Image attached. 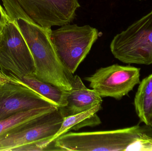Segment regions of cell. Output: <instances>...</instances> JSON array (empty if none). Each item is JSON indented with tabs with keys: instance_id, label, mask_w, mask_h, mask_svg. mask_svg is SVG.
Returning <instances> with one entry per match:
<instances>
[{
	"instance_id": "obj_13",
	"label": "cell",
	"mask_w": 152,
	"mask_h": 151,
	"mask_svg": "<svg viewBox=\"0 0 152 151\" xmlns=\"http://www.w3.org/2000/svg\"><path fill=\"white\" fill-rule=\"evenodd\" d=\"M139 84L134 99L136 113L141 122L152 127V74Z\"/></svg>"
},
{
	"instance_id": "obj_7",
	"label": "cell",
	"mask_w": 152,
	"mask_h": 151,
	"mask_svg": "<svg viewBox=\"0 0 152 151\" xmlns=\"http://www.w3.org/2000/svg\"><path fill=\"white\" fill-rule=\"evenodd\" d=\"M140 71L138 67L116 64L100 68L85 79L102 98L120 100L139 84Z\"/></svg>"
},
{
	"instance_id": "obj_15",
	"label": "cell",
	"mask_w": 152,
	"mask_h": 151,
	"mask_svg": "<svg viewBox=\"0 0 152 151\" xmlns=\"http://www.w3.org/2000/svg\"><path fill=\"white\" fill-rule=\"evenodd\" d=\"M10 20L3 7H0V35H1L4 28L7 22Z\"/></svg>"
},
{
	"instance_id": "obj_10",
	"label": "cell",
	"mask_w": 152,
	"mask_h": 151,
	"mask_svg": "<svg viewBox=\"0 0 152 151\" xmlns=\"http://www.w3.org/2000/svg\"><path fill=\"white\" fill-rule=\"evenodd\" d=\"M67 99L66 106L61 108L64 117L87 111L102 102L98 93L87 88L77 75L74 76L72 89L68 91Z\"/></svg>"
},
{
	"instance_id": "obj_14",
	"label": "cell",
	"mask_w": 152,
	"mask_h": 151,
	"mask_svg": "<svg viewBox=\"0 0 152 151\" xmlns=\"http://www.w3.org/2000/svg\"><path fill=\"white\" fill-rule=\"evenodd\" d=\"M102 108V103L87 111L74 115L64 117L60 128L51 141L53 142L56 138L67 133L70 129L77 130L79 129L87 126H96L101 123L96 113Z\"/></svg>"
},
{
	"instance_id": "obj_12",
	"label": "cell",
	"mask_w": 152,
	"mask_h": 151,
	"mask_svg": "<svg viewBox=\"0 0 152 151\" xmlns=\"http://www.w3.org/2000/svg\"><path fill=\"white\" fill-rule=\"evenodd\" d=\"M20 80L22 83L51 102L57 107L63 108L67 105V91L40 79L34 74L26 75Z\"/></svg>"
},
{
	"instance_id": "obj_11",
	"label": "cell",
	"mask_w": 152,
	"mask_h": 151,
	"mask_svg": "<svg viewBox=\"0 0 152 151\" xmlns=\"http://www.w3.org/2000/svg\"><path fill=\"white\" fill-rule=\"evenodd\" d=\"M59 107L45 106L17 113L0 121V137L17 132L34 121L41 116Z\"/></svg>"
},
{
	"instance_id": "obj_9",
	"label": "cell",
	"mask_w": 152,
	"mask_h": 151,
	"mask_svg": "<svg viewBox=\"0 0 152 151\" xmlns=\"http://www.w3.org/2000/svg\"><path fill=\"white\" fill-rule=\"evenodd\" d=\"M50 106L56 105L20 80L0 85V121L22 111Z\"/></svg>"
},
{
	"instance_id": "obj_2",
	"label": "cell",
	"mask_w": 152,
	"mask_h": 151,
	"mask_svg": "<svg viewBox=\"0 0 152 151\" xmlns=\"http://www.w3.org/2000/svg\"><path fill=\"white\" fill-rule=\"evenodd\" d=\"M152 136V127L137 125L109 131L66 133L54 141L58 151H139L142 140Z\"/></svg>"
},
{
	"instance_id": "obj_16",
	"label": "cell",
	"mask_w": 152,
	"mask_h": 151,
	"mask_svg": "<svg viewBox=\"0 0 152 151\" xmlns=\"http://www.w3.org/2000/svg\"><path fill=\"white\" fill-rule=\"evenodd\" d=\"M0 7H2V6H1V4H0Z\"/></svg>"
},
{
	"instance_id": "obj_6",
	"label": "cell",
	"mask_w": 152,
	"mask_h": 151,
	"mask_svg": "<svg viewBox=\"0 0 152 151\" xmlns=\"http://www.w3.org/2000/svg\"><path fill=\"white\" fill-rule=\"evenodd\" d=\"M0 70L20 80L34 74V59L16 20H10L0 37Z\"/></svg>"
},
{
	"instance_id": "obj_4",
	"label": "cell",
	"mask_w": 152,
	"mask_h": 151,
	"mask_svg": "<svg viewBox=\"0 0 152 151\" xmlns=\"http://www.w3.org/2000/svg\"><path fill=\"white\" fill-rule=\"evenodd\" d=\"M110 48L114 57L122 63L152 64V10L115 35Z\"/></svg>"
},
{
	"instance_id": "obj_18",
	"label": "cell",
	"mask_w": 152,
	"mask_h": 151,
	"mask_svg": "<svg viewBox=\"0 0 152 151\" xmlns=\"http://www.w3.org/2000/svg\"><path fill=\"white\" fill-rule=\"evenodd\" d=\"M0 37H1V35H0Z\"/></svg>"
},
{
	"instance_id": "obj_1",
	"label": "cell",
	"mask_w": 152,
	"mask_h": 151,
	"mask_svg": "<svg viewBox=\"0 0 152 151\" xmlns=\"http://www.w3.org/2000/svg\"><path fill=\"white\" fill-rule=\"evenodd\" d=\"M32 54L34 75L66 91L72 89L74 76L62 64L50 37L51 28H45L24 20H16Z\"/></svg>"
},
{
	"instance_id": "obj_5",
	"label": "cell",
	"mask_w": 152,
	"mask_h": 151,
	"mask_svg": "<svg viewBox=\"0 0 152 151\" xmlns=\"http://www.w3.org/2000/svg\"><path fill=\"white\" fill-rule=\"evenodd\" d=\"M50 37L56 53L65 68L72 74L76 72L96 41L99 33L88 25L67 24L55 30Z\"/></svg>"
},
{
	"instance_id": "obj_17",
	"label": "cell",
	"mask_w": 152,
	"mask_h": 151,
	"mask_svg": "<svg viewBox=\"0 0 152 151\" xmlns=\"http://www.w3.org/2000/svg\"><path fill=\"white\" fill-rule=\"evenodd\" d=\"M138 1H142V0H138Z\"/></svg>"
},
{
	"instance_id": "obj_8",
	"label": "cell",
	"mask_w": 152,
	"mask_h": 151,
	"mask_svg": "<svg viewBox=\"0 0 152 151\" xmlns=\"http://www.w3.org/2000/svg\"><path fill=\"white\" fill-rule=\"evenodd\" d=\"M60 108L37 118L22 129L0 137V151H18L23 146L38 142L49 144L60 128L64 118Z\"/></svg>"
},
{
	"instance_id": "obj_3",
	"label": "cell",
	"mask_w": 152,
	"mask_h": 151,
	"mask_svg": "<svg viewBox=\"0 0 152 151\" xmlns=\"http://www.w3.org/2000/svg\"><path fill=\"white\" fill-rule=\"evenodd\" d=\"M11 20H21L45 28L70 24L80 4L78 0H2Z\"/></svg>"
}]
</instances>
